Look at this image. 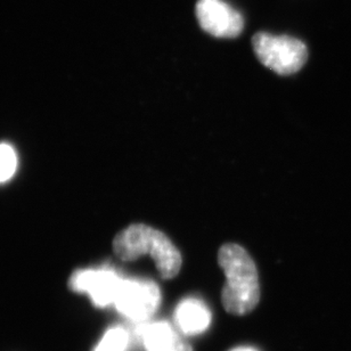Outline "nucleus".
Segmentation results:
<instances>
[{"instance_id":"obj_8","label":"nucleus","mask_w":351,"mask_h":351,"mask_svg":"<svg viewBox=\"0 0 351 351\" xmlns=\"http://www.w3.org/2000/svg\"><path fill=\"white\" fill-rule=\"evenodd\" d=\"M211 311L202 300L187 298L179 302L175 311L176 328L182 335L194 337L206 332L211 324Z\"/></svg>"},{"instance_id":"obj_4","label":"nucleus","mask_w":351,"mask_h":351,"mask_svg":"<svg viewBox=\"0 0 351 351\" xmlns=\"http://www.w3.org/2000/svg\"><path fill=\"white\" fill-rule=\"evenodd\" d=\"M161 304V291L152 280H122L115 298V309L136 324L149 322Z\"/></svg>"},{"instance_id":"obj_6","label":"nucleus","mask_w":351,"mask_h":351,"mask_svg":"<svg viewBox=\"0 0 351 351\" xmlns=\"http://www.w3.org/2000/svg\"><path fill=\"white\" fill-rule=\"evenodd\" d=\"M196 17L203 30L217 38H235L242 32V14L223 0H199Z\"/></svg>"},{"instance_id":"obj_3","label":"nucleus","mask_w":351,"mask_h":351,"mask_svg":"<svg viewBox=\"0 0 351 351\" xmlns=\"http://www.w3.org/2000/svg\"><path fill=\"white\" fill-rule=\"evenodd\" d=\"M252 46L258 60L280 75H293L307 62L306 45L293 37L259 32L252 38Z\"/></svg>"},{"instance_id":"obj_9","label":"nucleus","mask_w":351,"mask_h":351,"mask_svg":"<svg viewBox=\"0 0 351 351\" xmlns=\"http://www.w3.org/2000/svg\"><path fill=\"white\" fill-rule=\"evenodd\" d=\"M130 333L121 325H115L105 332L93 351H127Z\"/></svg>"},{"instance_id":"obj_11","label":"nucleus","mask_w":351,"mask_h":351,"mask_svg":"<svg viewBox=\"0 0 351 351\" xmlns=\"http://www.w3.org/2000/svg\"><path fill=\"white\" fill-rule=\"evenodd\" d=\"M230 351H258L254 348H251V347H239V348L233 349V350Z\"/></svg>"},{"instance_id":"obj_1","label":"nucleus","mask_w":351,"mask_h":351,"mask_svg":"<svg viewBox=\"0 0 351 351\" xmlns=\"http://www.w3.org/2000/svg\"><path fill=\"white\" fill-rule=\"evenodd\" d=\"M218 263L226 276L221 300L230 314H249L261 300L259 276L254 259L239 244L227 243L220 247Z\"/></svg>"},{"instance_id":"obj_2","label":"nucleus","mask_w":351,"mask_h":351,"mask_svg":"<svg viewBox=\"0 0 351 351\" xmlns=\"http://www.w3.org/2000/svg\"><path fill=\"white\" fill-rule=\"evenodd\" d=\"M113 250L125 261H136L149 254L165 280L177 276L182 268V254L169 237L144 223H134L121 230L113 240Z\"/></svg>"},{"instance_id":"obj_7","label":"nucleus","mask_w":351,"mask_h":351,"mask_svg":"<svg viewBox=\"0 0 351 351\" xmlns=\"http://www.w3.org/2000/svg\"><path fill=\"white\" fill-rule=\"evenodd\" d=\"M136 335L145 351H193L168 322H146L137 325Z\"/></svg>"},{"instance_id":"obj_5","label":"nucleus","mask_w":351,"mask_h":351,"mask_svg":"<svg viewBox=\"0 0 351 351\" xmlns=\"http://www.w3.org/2000/svg\"><path fill=\"white\" fill-rule=\"evenodd\" d=\"M122 278L111 268L79 270L70 280L72 290L87 294L96 307L106 308L114 304Z\"/></svg>"},{"instance_id":"obj_10","label":"nucleus","mask_w":351,"mask_h":351,"mask_svg":"<svg viewBox=\"0 0 351 351\" xmlns=\"http://www.w3.org/2000/svg\"><path fill=\"white\" fill-rule=\"evenodd\" d=\"M16 169V156L10 146L0 145V182L13 176Z\"/></svg>"}]
</instances>
